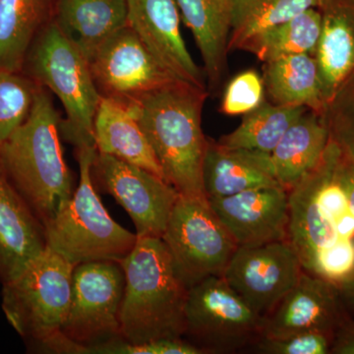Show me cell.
<instances>
[{
    "label": "cell",
    "instance_id": "obj_24",
    "mask_svg": "<svg viewBox=\"0 0 354 354\" xmlns=\"http://www.w3.org/2000/svg\"><path fill=\"white\" fill-rule=\"evenodd\" d=\"M57 2L0 0V71H23L35 39L55 19Z\"/></svg>",
    "mask_w": 354,
    "mask_h": 354
},
{
    "label": "cell",
    "instance_id": "obj_22",
    "mask_svg": "<svg viewBox=\"0 0 354 354\" xmlns=\"http://www.w3.org/2000/svg\"><path fill=\"white\" fill-rule=\"evenodd\" d=\"M94 133L97 152L137 165L165 179L145 133L127 104L102 97L95 116Z\"/></svg>",
    "mask_w": 354,
    "mask_h": 354
},
{
    "label": "cell",
    "instance_id": "obj_16",
    "mask_svg": "<svg viewBox=\"0 0 354 354\" xmlns=\"http://www.w3.org/2000/svg\"><path fill=\"white\" fill-rule=\"evenodd\" d=\"M208 201L237 246L288 241V192L281 186L256 188Z\"/></svg>",
    "mask_w": 354,
    "mask_h": 354
},
{
    "label": "cell",
    "instance_id": "obj_25",
    "mask_svg": "<svg viewBox=\"0 0 354 354\" xmlns=\"http://www.w3.org/2000/svg\"><path fill=\"white\" fill-rule=\"evenodd\" d=\"M262 77L265 93L272 104L304 106L319 114L325 111L326 102L313 55H288L266 62Z\"/></svg>",
    "mask_w": 354,
    "mask_h": 354
},
{
    "label": "cell",
    "instance_id": "obj_34",
    "mask_svg": "<svg viewBox=\"0 0 354 354\" xmlns=\"http://www.w3.org/2000/svg\"><path fill=\"white\" fill-rule=\"evenodd\" d=\"M330 354H354V319L349 318L333 337Z\"/></svg>",
    "mask_w": 354,
    "mask_h": 354
},
{
    "label": "cell",
    "instance_id": "obj_6",
    "mask_svg": "<svg viewBox=\"0 0 354 354\" xmlns=\"http://www.w3.org/2000/svg\"><path fill=\"white\" fill-rule=\"evenodd\" d=\"M24 70L26 75L53 93L64 106L66 116L60 123L62 137L76 150L97 148L94 122L102 95L95 87L88 60L53 21L32 43Z\"/></svg>",
    "mask_w": 354,
    "mask_h": 354
},
{
    "label": "cell",
    "instance_id": "obj_4",
    "mask_svg": "<svg viewBox=\"0 0 354 354\" xmlns=\"http://www.w3.org/2000/svg\"><path fill=\"white\" fill-rule=\"evenodd\" d=\"M125 274L121 337L131 344L183 337L188 288L160 237H138L120 261Z\"/></svg>",
    "mask_w": 354,
    "mask_h": 354
},
{
    "label": "cell",
    "instance_id": "obj_32",
    "mask_svg": "<svg viewBox=\"0 0 354 354\" xmlns=\"http://www.w3.org/2000/svg\"><path fill=\"white\" fill-rule=\"evenodd\" d=\"M332 335L306 332L283 337H262L251 348L264 354H330Z\"/></svg>",
    "mask_w": 354,
    "mask_h": 354
},
{
    "label": "cell",
    "instance_id": "obj_29",
    "mask_svg": "<svg viewBox=\"0 0 354 354\" xmlns=\"http://www.w3.org/2000/svg\"><path fill=\"white\" fill-rule=\"evenodd\" d=\"M38 88L23 72L0 71V147L29 115Z\"/></svg>",
    "mask_w": 354,
    "mask_h": 354
},
{
    "label": "cell",
    "instance_id": "obj_13",
    "mask_svg": "<svg viewBox=\"0 0 354 354\" xmlns=\"http://www.w3.org/2000/svg\"><path fill=\"white\" fill-rule=\"evenodd\" d=\"M88 65L102 97L124 104L179 81L158 64L128 25L97 51Z\"/></svg>",
    "mask_w": 354,
    "mask_h": 354
},
{
    "label": "cell",
    "instance_id": "obj_19",
    "mask_svg": "<svg viewBox=\"0 0 354 354\" xmlns=\"http://www.w3.org/2000/svg\"><path fill=\"white\" fill-rule=\"evenodd\" d=\"M202 178L207 199L279 185L269 153L225 148L212 139H208Z\"/></svg>",
    "mask_w": 354,
    "mask_h": 354
},
{
    "label": "cell",
    "instance_id": "obj_10",
    "mask_svg": "<svg viewBox=\"0 0 354 354\" xmlns=\"http://www.w3.org/2000/svg\"><path fill=\"white\" fill-rule=\"evenodd\" d=\"M125 274L116 261H94L74 268L68 314L62 333L88 354L95 346L121 337L120 314Z\"/></svg>",
    "mask_w": 354,
    "mask_h": 354
},
{
    "label": "cell",
    "instance_id": "obj_23",
    "mask_svg": "<svg viewBox=\"0 0 354 354\" xmlns=\"http://www.w3.org/2000/svg\"><path fill=\"white\" fill-rule=\"evenodd\" d=\"M329 141L323 114L305 111L269 153L272 174L279 185L288 192L320 162Z\"/></svg>",
    "mask_w": 354,
    "mask_h": 354
},
{
    "label": "cell",
    "instance_id": "obj_21",
    "mask_svg": "<svg viewBox=\"0 0 354 354\" xmlns=\"http://www.w3.org/2000/svg\"><path fill=\"white\" fill-rule=\"evenodd\" d=\"M201 53L209 90L218 88L227 69L232 0H176Z\"/></svg>",
    "mask_w": 354,
    "mask_h": 354
},
{
    "label": "cell",
    "instance_id": "obj_20",
    "mask_svg": "<svg viewBox=\"0 0 354 354\" xmlns=\"http://www.w3.org/2000/svg\"><path fill=\"white\" fill-rule=\"evenodd\" d=\"M127 0H57L53 22L88 62L128 25Z\"/></svg>",
    "mask_w": 354,
    "mask_h": 354
},
{
    "label": "cell",
    "instance_id": "obj_9",
    "mask_svg": "<svg viewBox=\"0 0 354 354\" xmlns=\"http://www.w3.org/2000/svg\"><path fill=\"white\" fill-rule=\"evenodd\" d=\"M162 239L188 290L209 277L223 276L239 247L206 197L180 195Z\"/></svg>",
    "mask_w": 354,
    "mask_h": 354
},
{
    "label": "cell",
    "instance_id": "obj_12",
    "mask_svg": "<svg viewBox=\"0 0 354 354\" xmlns=\"http://www.w3.org/2000/svg\"><path fill=\"white\" fill-rule=\"evenodd\" d=\"M300 261L288 241L239 246L223 278L259 315L266 317L297 285Z\"/></svg>",
    "mask_w": 354,
    "mask_h": 354
},
{
    "label": "cell",
    "instance_id": "obj_14",
    "mask_svg": "<svg viewBox=\"0 0 354 354\" xmlns=\"http://www.w3.org/2000/svg\"><path fill=\"white\" fill-rule=\"evenodd\" d=\"M349 318L339 286L304 271L297 285L265 317L262 337L320 332L334 337Z\"/></svg>",
    "mask_w": 354,
    "mask_h": 354
},
{
    "label": "cell",
    "instance_id": "obj_36",
    "mask_svg": "<svg viewBox=\"0 0 354 354\" xmlns=\"http://www.w3.org/2000/svg\"><path fill=\"white\" fill-rule=\"evenodd\" d=\"M342 301L349 313L354 312V274L339 286Z\"/></svg>",
    "mask_w": 354,
    "mask_h": 354
},
{
    "label": "cell",
    "instance_id": "obj_11",
    "mask_svg": "<svg viewBox=\"0 0 354 354\" xmlns=\"http://www.w3.org/2000/svg\"><path fill=\"white\" fill-rule=\"evenodd\" d=\"M92 176L104 192L120 203L138 237H160L180 194L162 177L137 165L97 152Z\"/></svg>",
    "mask_w": 354,
    "mask_h": 354
},
{
    "label": "cell",
    "instance_id": "obj_1",
    "mask_svg": "<svg viewBox=\"0 0 354 354\" xmlns=\"http://www.w3.org/2000/svg\"><path fill=\"white\" fill-rule=\"evenodd\" d=\"M208 95L206 88L174 81L127 104L165 180L183 196L206 197L202 174L208 138L203 133L202 113Z\"/></svg>",
    "mask_w": 354,
    "mask_h": 354
},
{
    "label": "cell",
    "instance_id": "obj_33",
    "mask_svg": "<svg viewBox=\"0 0 354 354\" xmlns=\"http://www.w3.org/2000/svg\"><path fill=\"white\" fill-rule=\"evenodd\" d=\"M94 354H204L201 349L184 337L160 339L156 341L131 344L123 339L113 341L95 346L91 351Z\"/></svg>",
    "mask_w": 354,
    "mask_h": 354
},
{
    "label": "cell",
    "instance_id": "obj_3",
    "mask_svg": "<svg viewBox=\"0 0 354 354\" xmlns=\"http://www.w3.org/2000/svg\"><path fill=\"white\" fill-rule=\"evenodd\" d=\"M60 123L50 91L39 86L29 115L0 147V162L7 176L44 225L74 192Z\"/></svg>",
    "mask_w": 354,
    "mask_h": 354
},
{
    "label": "cell",
    "instance_id": "obj_8",
    "mask_svg": "<svg viewBox=\"0 0 354 354\" xmlns=\"http://www.w3.org/2000/svg\"><path fill=\"white\" fill-rule=\"evenodd\" d=\"M185 339L204 353H234L251 348L263 335L259 315L221 276L188 290L184 308Z\"/></svg>",
    "mask_w": 354,
    "mask_h": 354
},
{
    "label": "cell",
    "instance_id": "obj_7",
    "mask_svg": "<svg viewBox=\"0 0 354 354\" xmlns=\"http://www.w3.org/2000/svg\"><path fill=\"white\" fill-rule=\"evenodd\" d=\"M75 267L46 247L17 278L2 285L4 315L31 351L41 353L62 334Z\"/></svg>",
    "mask_w": 354,
    "mask_h": 354
},
{
    "label": "cell",
    "instance_id": "obj_26",
    "mask_svg": "<svg viewBox=\"0 0 354 354\" xmlns=\"http://www.w3.org/2000/svg\"><path fill=\"white\" fill-rule=\"evenodd\" d=\"M306 111L309 109L304 106H278L264 102L259 108L243 115L239 127L221 137L218 143L228 149L270 153Z\"/></svg>",
    "mask_w": 354,
    "mask_h": 354
},
{
    "label": "cell",
    "instance_id": "obj_28",
    "mask_svg": "<svg viewBox=\"0 0 354 354\" xmlns=\"http://www.w3.org/2000/svg\"><path fill=\"white\" fill-rule=\"evenodd\" d=\"M321 32V13L310 8L283 24L263 32L245 48L261 62L295 55H315Z\"/></svg>",
    "mask_w": 354,
    "mask_h": 354
},
{
    "label": "cell",
    "instance_id": "obj_27",
    "mask_svg": "<svg viewBox=\"0 0 354 354\" xmlns=\"http://www.w3.org/2000/svg\"><path fill=\"white\" fill-rule=\"evenodd\" d=\"M322 0H232V20L228 50H244L263 32L292 19Z\"/></svg>",
    "mask_w": 354,
    "mask_h": 354
},
{
    "label": "cell",
    "instance_id": "obj_5",
    "mask_svg": "<svg viewBox=\"0 0 354 354\" xmlns=\"http://www.w3.org/2000/svg\"><path fill=\"white\" fill-rule=\"evenodd\" d=\"M79 185L55 218L44 225L46 247L74 266L94 261L127 258L136 244V234L118 225L104 208L92 176L97 148L76 150Z\"/></svg>",
    "mask_w": 354,
    "mask_h": 354
},
{
    "label": "cell",
    "instance_id": "obj_30",
    "mask_svg": "<svg viewBox=\"0 0 354 354\" xmlns=\"http://www.w3.org/2000/svg\"><path fill=\"white\" fill-rule=\"evenodd\" d=\"M323 116L330 139L354 165V73L328 102Z\"/></svg>",
    "mask_w": 354,
    "mask_h": 354
},
{
    "label": "cell",
    "instance_id": "obj_17",
    "mask_svg": "<svg viewBox=\"0 0 354 354\" xmlns=\"http://www.w3.org/2000/svg\"><path fill=\"white\" fill-rule=\"evenodd\" d=\"M46 248L44 223L0 162V283L17 278Z\"/></svg>",
    "mask_w": 354,
    "mask_h": 354
},
{
    "label": "cell",
    "instance_id": "obj_18",
    "mask_svg": "<svg viewBox=\"0 0 354 354\" xmlns=\"http://www.w3.org/2000/svg\"><path fill=\"white\" fill-rule=\"evenodd\" d=\"M315 51L326 106L354 73V0H322Z\"/></svg>",
    "mask_w": 354,
    "mask_h": 354
},
{
    "label": "cell",
    "instance_id": "obj_31",
    "mask_svg": "<svg viewBox=\"0 0 354 354\" xmlns=\"http://www.w3.org/2000/svg\"><path fill=\"white\" fill-rule=\"evenodd\" d=\"M263 77L256 70L248 69L234 76L227 84L221 111L230 116L245 115L265 102Z\"/></svg>",
    "mask_w": 354,
    "mask_h": 354
},
{
    "label": "cell",
    "instance_id": "obj_2",
    "mask_svg": "<svg viewBox=\"0 0 354 354\" xmlns=\"http://www.w3.org/2000/svg\"><path fill=\"white\" fill-rule=\"evenodd\" d=\"M342 158L330 139L320 162L288 191V241L304 271L317 277L335 254L354 250V209L342 183Z\"/></svg>",
    "mask_w": 354,
    "mask_h": 354
},
{
    "label": "cell",
    "instance_id": "obj_15",
    "mask_svg": "<svg viewBox=\"0 0 354 354\" xmlns=\"http://www.w3.org/2000/svg\"><path fill=\"white\" fill-rule=\"evenodd\" d=\"M127 8L128 26L158 64L177 80L208 90L184 43L176 0H127Z\"/></svg>",
    "mask_w": 354,
    "mask_h": 354
},
{
    "label": "cell",
    "instance_id": "obj_35",
    "mask_svg": "<svg viewBox=\"0 0 354 354\" xmlns=\"http://www.w3.org/2000/svg\"><path fill=\"white\" fill-rule=\"evenodd\" d=\"M342 178L349 203L354 209V165L342 153Z\"/></svg>",
    "mask_w": 354,
    "mask_h": 354
}]
</instances>
